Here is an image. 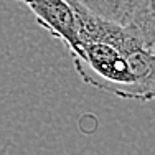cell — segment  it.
I'll return each instance as SVG.
<instances>
[{
    "label": "cell",
    "mask_w": 155,
    "mask_h": 155,
    "mask_svg": "<svg viewBox=\"0 0 155 155\" xmlns=\"http://www.w3.org/2000/svg\"><path fill=\"white\" fill-rule=\"evenodd\" d=\"M53 38L73 51L78 45V13L73 0H17Z\"/></svg>",
    "instance_id": "7a4b0ae2"
},
{
    "label": "cell",
    "mask_w": 155,
    "mask_h": 155,
    "mask_svg": "<svg viewBox=\"0 0 155 155\" xmlns=\"http://www.w3.org/2000/svg\"><path fill=\"white\" fill-rule=\"evenodd\" d=\"M96 15L122 25L155 21L153 0H78Z\"/></svg>",
    "instance_id": "3957f363"
},
{
    "label": "cell",
    "mask_w": 155,
    "mask_h": 155,
    "mask_svg": "<svg viewBox=\"0 0 155 155\" xmlns=\"http://www.w3.org/2000/svg\"><path fill=\"white\" fill-rule=\"evenodd\" d=\"M78 45L71 54L86 84L120 99L149 102L155 94V21L122 25L73 0Z\"/></svg>",
    "instance_id": "6da1fadb"
}]
</instances>
